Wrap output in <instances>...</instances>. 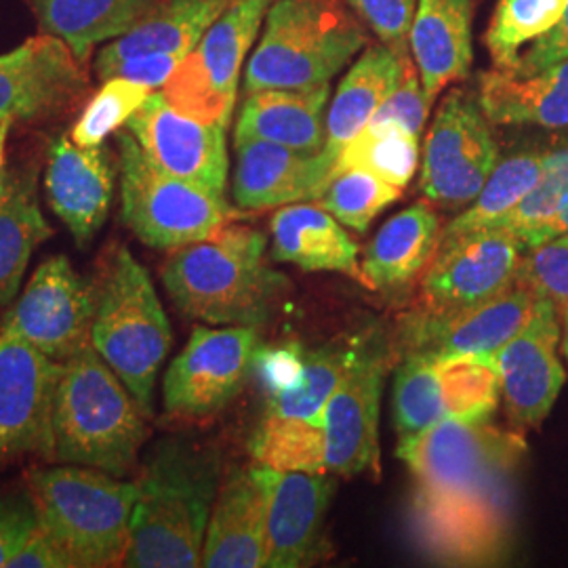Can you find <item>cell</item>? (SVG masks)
I'll return each mask as SVG.
<instances>
[{
  "instance_id": "6da1fadb",
  "label": "cell",
  "mask_w": 568,
  "mask_h": 568,
  "mask_svg": "<svg viewBox=\"0 0 568 568\" xmlns=\"http://www.w3.org/2000/svg\"><path fill=\"white\" fill-rule=\"evenodd\" d=\"M220 455L183 438L154 448L142 476L122 567L194 568L220 493Z\"/></svg>"
},
{
  "instance_id": "7a4b0ae2",
  "label": "cell",
  "mask_w": 568,
  "mask_h": 568,
  "mask_svg": "<svg viewBox=\"0 0 568 568\" xmlns=\"http://www.w3.org/2000/svg\"><path fill=\"white\" fill-rule=\"evenodd\" d=\"M148 413L93 344L63 363L53 406V462L126 476L148 438Z\"/></svg>"
},
{
  "instance_id": "3957f363",
  "label": "cell",
  "mask_w": 568,
  "mask_h": 568,
  "mask_svg": "<svg viewBox=\"0 0 568 568\" xmlns=\"http://www.w3.org/2000/svg\"><path fill=\"white\" fill-rule=\"evenodd\" d=\"M163 283L182 314L211 325H262L278 291L265 267L264 234L236 224L178 248L164 264Z\"/></svg>"
},
{
  "instance_id": "277c9868",
  "label": "cell",
  "mask_w": 568,
  "mask_h": 568,
  "mask_svg": "<svg viewBox=\"0 0 568 568\" xmlns=\"http://www.w3.org/2000/svg\"><path fill=\"white\" fill-rule=\"evenodd\" d=\"M30 495L42 527L72 567H122L140 495L138 480L126 483L103 469L63 464L32 471Z\"/></svg>"
},
{
  "instance_id": "5b68a950",
  "label": "cell",
  "mask_w": 568,
  "mask_h": 568,
  "mask_svg": "<svg viewBox=\"0 0 568 568\" xmlns=\"http://www.w3.org/2000/svg\"><path fill=\"white\" fill-rule=\"evenodd\" d=\"M366 44L342 0H274L244 72V93L328 84Z\"/></svg>"
},
{
  "instance_id": "8992f818",
  "label": "cell",
  "mask_w": 568,
  "mask_h": 568,
  "mask_svg": "<svg viewBox=\"0 0 568 568\" xmlns=\"http://www.w3.org/2000/svg\"><path fill=\"white\" fill-rule=\"evenodd\" d=\"M91 344L150 415L171 326L148 270L124 246L114 248L95 288Z\"/></svg>"
},
{
  "instance_id": "52a82bcc",
  "label": "cell",
  "mask_w": 568,
  "mask_h": 568,
  "mask_svg": "<svg viewBox=\"0 0 568 568\" xmlns=\"http://www.w3.org/2000/svg\"><path fill=\"white\" fill-rule=\"evenodd\" d=\"M511 478L485 487L413 495L408 525L419 551L445 567H490L511 548Z\"/></svg>"
},
{
  "instance_id": "ba28073f",
  "label": "cell",
  "mask_w": 568,
  "mask_h": 568,
  "mask_svg": "<svg viewBox=\"0 0 568 568\" xmlns=\"http://www.w3.org/2000/svg\"><path fill=\"white\" fill-rule=\"evenodd\" d=\"M122 220L148 246L178 251L215 234L232 220V209L203 185L159 169L131 131L119 133Z\"/></svg>"
},
{
  "instance_id": "9c48e42d",
  "label": "cell",
  "mask_w": 568,
  "mask_h": 568,
  "mask_svg": "<svg viewBox=\"0 0 568 568\" xmlns=\"http://www.w3.org/2000/svg\"><path fill=\"white\" fill-rule=\"evenodd\" d=\"M274 0H232L209 26L163 87V95L183 114L227 126L239 77L267 9Z\"/></svg>"
},
{
  "instance_id": "30bf717a",
  "label": "cell",
  "mask_w": 568,
  "mask_h": 568,
  "mask_svg": "<svg viewBox=\"0 0 568 568\" xmlns=\"http://www.w3.org/2000/svg\"><path fill=\"white\" fill-rule=\"evenodd\" d=\"M523 450V438L488 417H450L400 438L398 457L419 487L462 490L511 478Z\"/></svg>"
},
{
  "instance_id": "8fae6325",
  "label": "cell",
  "mask_w": 568,
  "mask_h": 568,
  "mask_svg": "<svg viewBox=\"0 0 568 568\" xmlns=\"http://www.w3.org/2000/svg\"><path fill=\"white\" fill-rule=\"evenodd\" d=\"M499 163V145L478 98L455 89L427 133L419 187L429 203L462 209L471 203Z\"/></svg>"
},
{
  "instance_id": "7c38bea8",
  "label": "cell",
  "mask_w": 568,
  "mask_h": 568,
  "mask_svg": "<svg viewBox=\"0 0 568 568\" xmlns=\"http://www.w3.org/2000/svg\"><path fill=\"white\" fill-rule=\"evenodd\" d=\"M95 318V288L82 278L68 257L42 262L11 305L0 333L20 337L51 361L65 363L91 344Z\"/></svg>"
},
{
  "instance_id": "4fadbf2b",
  "label": "cell",
  "mask_w": 568,
  "mask_h": 568,
  "mask_svg": "<svg viewBox=\"0 0 568 568\" xmlns=\"http://www.w3.org/2000/svg\"><path fill=\"white\" fill-rule=\"evenodd\" d=\"M257 352L255 326H196L164 375V410L192 419L215 415L255 373Z\"/></svg>"
},
{
  "instance_id": "5bb4252c",
  "label": "cell",
  "mask_w": 568,
  "mask_h": 568,
  "mask_svg": "<svg viewBox=\"0 0 568 568\" xmlns=\"http://www.w3.org/2000/svg\"><path fill=\"white\" fill-rule=\"evenodd\" d=\"M525 244L487 227L438 244L422 281V314L445 316L504 291L518 272Z\"/></svg>"
},
{
  "instance_id": "9a60e30c",
  "label": "cell",
  "mask_w": 568,
  "mask_h": 568,
  "mask_svg": "<svg viewBox=\"0 0 568 568\" xmlns=\"http://www.w3.org/2000/svg\"><path fill=\"white\" fill-rule=\"evenodd\" d=\"M87 65L53 34L0 55V124L58 119L89 93Z\"/></svg>"
},
{
  "instance_id": "2e32d148",
  "label": "cell",
  "mask_w": 568,
  "mask_h": 568,
  "mask_svg": "<svg viewBox=\"0 0 568 568\" xmlns=\"http://www.w3.org/2000/svg\"><path fill=\"white\" fill-rule=\"evenodd\" d=\"M63 363L0 333V459L37 453L53 459V406Z\"/></svg>"
},
{
  "instance_id": "e0dca14e",
  "label": "cell",
  "mask_w": 568,
  "mask_h": 568,
  "mask_svg": "<svg viewBox=\"0 0 568 568\" xmlns=\"http://www.w3.org/2000/svg\"><path fill=\"white\" fill-rule=\"evenodd\" d=\"M224 124L183 114L161 93H150L126 122L143 154L166 173L224 196L227 148Z\"/></svg>"
},
{
  "instance_id": "ac0fdd59",
  "label": "cell",
  "mask_w": 568,
  "mask_h": 568,
  "mask_svg": "<svg viewBox=\"0 0 568 568\" xmlns=\"http://www.w3.org/2000/svg\"><path fill=\"white\" fill-rule=\"evenodd\" d=\"M537 304L527 284L511 283L480 304L432 316L417 312L406 323L405 344L410 356L443 361L455 356H490L527 325Z\"/></svg>"
},
{
  "instance_id": "d6986e66",
  "label": "cell",
  "mask_w": 568,
  "mask_h": 568,
  "mask_svg": "<svg viewBox=\"0 0 568 568\" xmlns=\"http://www.w3.org/2000/svg\"><path fill=\"white\" fill-rule=\"evenodd\" d=\"M560 337V318L554 305L537 300L527 325L495 354L501 396L516 426H539L565 386Z\"/></svg>"
},
{
  "instance_id": "ffe728a7",
  "label": "cell",
  "mask_w": 568,
  "mask_h": 568,
  "mask_svg": "<svg viewBox=\"0 0 568 568\" xmlns=\"http://www.w3.org/2000/svg\"><path fill=\"white\" fill-rule=\"evenodd\" d=\"M257 466L267 490L265 567L304 568L318 562L326 551L325 523L335 490L333 478L328 474Z\"/></svg>"
},
{
  "instance_id": "44dd1931",
  "label": "cell",
  "mask_w": 568,
  "mask_h": 568,
  "mask_svg": "<svg viewBox=\"0 0 568 568\" xmlns=\"http://www.w3.org/2000/svg\"><path fill=\"white\" fill-rule=\"evenodd\" d=\"M386 377L382 356L361 354L323 413L326 471L356 476L379 474V403Z\"/></svg>"
},
{
  "instance_id": "7402d4cb",
  "label": "cell",
  "mask_w": 568,
  "mask_h": 568,
  "mask_svg": "<svg viewBox=\"0 0 568 568\" xmlns=\"http://www.w3.org/2000/svg\"><path fill=\"white\" fill-rule=\"evenodd\" d=\"M114 178L116 166L108 148H81L72 138L51 145L44 171L47 201L77 243H89L105 222Z\"/></svg>"
},
{
  "instance_id": "603a6c76",
  "label": "cell",
  "mask_w": 568,
  "mask_h": 568,
  "mask_svg": "<svg viewBox=\"0 0 568 568\" xmlns=\"http://www.w3.org/2000/svg\"><path fill=\"white\" fill-rule=\"evenodd\" d=\"M267 560V490L260 466L227 474L204 537L206 568H262Z\"/></svg>"
},
{
  "instance_id": "cb8c5ba5",
  "label": "cell",
  "mask_w": 568,
  "mask_h": 568,
  "mask_svg": "<svg viewBox=\"0 0 568 568\" xmlns=\"http://www.w3.org/2000/svg\"><path fill=\"white\" fill-rule=\"evenodd\" d=\"M234 145V201L248 211L316 201L335 173L323 152L304 154L260 140Z\"/></svg>"
},
{
  "instance_id": "d4e9b609",
  "label": "cell",
  "mask_w": 568,
  "mask_h": 568,
  "mask_svg": "<svg viewBox=\"0 0 568 568\" xmlns=\"http://www.w3.org/2000/svg\"><path fill=\"white\" fill-rule=\"evenodd\" d=\"M232 0H156L122 37L103 47L95 72L108 81L122 61L187 55Z\"/></svg>"
},
{
  "instance_id": "484cf974",
  "label": "cell",
  "mask_w": 568,
  "mask_h": 568,
  "mask_svg": "<svg viewBox=\"0 0 568 568\" xmlns=\"http://www.w3.org/2000/svg\"><path fill=\"white\" fill-rule=\"evenodd\" d=\"M328 91L331 84L248 93L239 114L234 143L260 140L304 154H321L326 143Z\"/></svg>"
},
{
  "instance_id": "4316f807",
  "label": "cell",
  "mask_w": 568,
  "mask_h": 568,
  "mask_svg": "<svg viewBox=\"0 0 568 568\" xmlns=\"http://www.w3.org/2000/svg\"><path fill=\"white\" fill-rule=\"evenodd\" d=\"M408 47L427 100L434 103L471 68V0H417Z\"/></svg>"
},
{
  "instance_id": "83f0119b",
  "label": "cell",
  "mask_w": 568,
  "mask_h": 568,
  "mask_svg": "<svg viewBox=\"0 0 568 568\" xmlns=\"http://www.w3.org/2000/svg\"><path fill=\"white\" fill-rule=\"evenodd\" d=\"M272 257L305 272H342L365 284L358 246L318 204H284L272 217Z\"/></svg>"
},
{
  "instance_id": "f1b7e54d",
  "label": "cell",
  "mask_w": 568,
  "mask_h": 568,
  "mask_svg": "<svg viewBox=\"0 0 568 568\" xmlns=\"http://www.w3.org/2000/svg\"><path fill=\"white\" fill-rule=\"evenodd\" d=\"M406 60L408 55L403 58L386 44H375L368 47L361 60L352 65L326 114L323 156L333 166H337L345 145L373 121L375 112L396 89L403 79Z\"/></svg>"
},
{
  "instance_id": "f546056e",
  "label": "cell",
  "mask_w": 568,
  "mask_h": 568,
  "mask_svg": "<svg viewBox=\"0 0 568 568\" xmlns=\"http://www.w3.org/2000/svg\"><path fill=\"white\" fill-rule=\"evenodd\" d=\"M53 230L37 192V166L11 164L0 173V307L11 305L34 248Z\"/></svg>"
},
{
  "instance_id": "4dcf8cb0",
  "label": "cell",
  "mask_w": 568,
  "mask_h": 568,
  "mask_svg": "<svg viewBox=\"0 0 568 568\" xmlns=\"http://www.w3.org/2000/svg\"><path fill=\"white\" fill-rule=\"evenodd\" d=\"M440 232L438 215L429 204H413L394 215L366 246L365 286L386 291L413 283L432 264Z\"/></svg>"
},
{
  "instance_id": "1f68e13d",
  "label": "cell",
  "mask_w": 568,
  "mask_h": 568,
  "mask_svg": "<svg viewBox=\"0 0 568 568\" xmlns=\"http://www.w3.org/2000/svg\"><path fill=\"white\" fill-rule=\"evenodd\" d=\"M478 103L495 124L568 126V60L532 77L493 68L480 74Z\"/></svg>"
},
{
  "instance_id": "d6a6232c",
  "label": "cell",
  "mask_w": 568,
  "mask_h": 568,
  "mask_svg": "<svg viewBox=\"0 0 568 568\" xmlns=\"http://www.w3.org/2000/svg\"><path fill=\"white\" fill-rule=\"evenodd\" d=\"M156 0H30L42 34L65 42L87 65L95 44L119 39Z\"/></svg>"
},
{
  "instance_id": "836d02e7",
  "label": "cell",
  "mask_w": 568,
  "mask_h": 568,
  "mask_svg": "<svg viewBox=\"0 0 568 568\" xmlns=\"http://www.w3.org/2000/svg\"><path fill=\"white\" fill-rule=\"evenodd\" d=\"M546 166V154H516L497 163L480 194L440 232V243L476 230H487L520 203L537 185ZM438 243V244H440Z\"/></svg>"
},
{
  "instance_id": "e575fe53",
  "label": "cell",
  "mask_w": 568,
  "mask_h": 568,
  "mask_svg": "<svg viewBox=\"0 0 568 568\" xmlns=\"http://www.w3.org/2000/svg\"><path fill=\"white\" fill-rule=\"evenodd\" d=\"M358 356L361 352L356 347L339 344L305 349L300 384L281 394H270L265 413L323 424L328 398L358 361Z\"/></svg>"
},
{
  "instance_id": "d590c367",
  "label": "cell",
  "mask_w": 568,
  "mask_h": 568,
  "mask_svg": "<svg viewBox=\"0 0 568 568\" xmlns=\"http://www.w3.org/2000/svg\"><path fill=\"white\" fill-rule=\"evenodd\" d=\"M248 450L257 464L281 471L328 474L323 424L264 413Z\"/></svg>"
},
{
  "instance_id": "8d00e7d4",
  "label": "cell",
  "mask_w": 568,
  "mask_h": 568,
  "mask_svg": "<svg viewBox=\"0 0 568 568\" xmlns=\"http://www.w3.org/2000/svg\"><path fill=\"white\" fill-rule=\"evenodd\" d=\"M419 164V138L398 122H368L345 145L337 169H363L398 187L413 180Z\"/></svg>"
},
{
  "instance_id": "74e56055",
  "label": "cell",
  "mask_w": 568,
  "mask_h": 568,
  "mask_svg": "<svg viewBox=\"0 0 568 568\" xmlns=\"http://www.w3.org/2000/svg\"><path fill=\"white\" fill-rule=\"evenodd\" d=\"M438 379L447 419L490 417L501 398V377L490 356H455L432 361Z\"/></svg>"
},
{
  "instance_id": "f35d334b",
  "label": "cell",
  "mask_w": 568,
  "mask_h": 568,
  "mask_svg": "<svg viewBox=\"0 0 568 568\" xmlns=\"http://www.w3.org/2000/svg\"><path fill=\"white\" fill-rule=\"evenodd\" d=\"M567 4L568 0H499L485 37L495 68L511 70L520 47L548 34Z\"/></svg>"
},
{
  "instance_id": "ab89813d",
  "label": "cell",
  "mask_w": 568,
  "mask_h": 568,
  "mask_svg": "<svg viewBox=\"0 0 568 568\" xmlns=\"http://www.w3.org/2000/svg\"><path fill=\"white\" fill-rule=\"evenodd\" d=\"M403 187L386 182L363 169H337L323 192L316 196V204L328 211L339 224L356 232H366L371 222L396 203Z\"/></svg>"
},
{
  "instance_id": "60d3db41",
  "label": "cell",
  "mask_w": 568,
  "mask_h": 568,
  "mask_svg": "<svg viewBox=\"0 0 568 568\" xmlns=\"http://www.w3.org/2000/svg\"><path fill=\"white\" fill-rule=\"evenodd\" d=\"M447 419L438 371L432 361L406 356L394 379V422L405 438Z\"/></svg>"
},
{
  "instance_id": "b9f144b4",
  "label": "cell",
  "mask_w": 568,
  "mask_h": 568,
  "mask_svg": "<svg viewBox=\"0 0 568 568\" xmlns=\"http://www.w3.org/2000/svg\"><path fill=\"white\" fill-rule=\"evenodd\" d=\"M150 93L152 89L129 79L103 81L102 89L87 102L74 122L72 142L81 148L103 145L108 135L119 131L142 108Z\"/></svg>"
},
{
  "instance_id": "7bdbcfd3",
  "label": "cell",
  "mask_w": 568,
  "mask_h": 568,
  "mask_svg": "<svg viewBox=\"0 0 568 568\" xmlns=\"http://www.w3.org/2000/svg\"><path fill=\"white\" fill-rule=\"evenodd\" d=\"M568 203V148L546 154V166L537 185L501 220L490 227L506 230L525 244L528 236L548 224Z\"/></svg>"
},
{
  "instance_id": "ee69618b",
  "label": "cell",
  "mask_w": 568,
  "mask_h": 568,
  "mask_svg": "<svg viewBox=\"0 0 568 568\" xmlns=\"http://www.w3.org/2000/svg\"><path fill=\"white\" fill-rule=\"evenodd\" d=\"M516 278L537 300H548L560 318L568 310V239L558 236L525 248Z\"/></svg>"
},
{
  "instance_id": "f6af8a7d",
  "label": "cell",
  "mask_w": 568,
  "mask_h": 568,
  "mask_svg": "<svg viewBox=\"0 0 568 568\" xmlns=\"http://www.w3.org/2000/svg\"><path fill=\"white\" fill-rule=\"evenodd\" d=\"M347 4L373 28L387 49L403 58L408 55L406 42L417 0H347Z\"/></svg>"
},
{
  "instance_id": "bcb514c9",
  "label": "cell",
  "mask_w": 568,
  "mask_h": 568,
  "mask_svg": "<svg viewBox=\"0 0 568 568\" xmlns=\"http://www.w3.org/2000/svg\"><path fill=\"white\" fill-rule=\"evenodd\" d=\"M432 102L427 100L422 77L413 61L406 60L403 79L396 84V89L389 93L386 102L375 112L371 122H398L408 129L413 135H422L424 124L427 121Z\"/></svg>"
},
{
  "instance_id": "7dc6e473",
  "label": "cell",
  "mask_w": 568,
  "mask_h": 568,
  "mask_svg": "<svg viewBox=\"0 0 568 568\" xmlns=\"http://www.w3.org/2000/svg\"><path fill=\"white\" fill-rule=\"evenodd\" d=\"M39 525V511L30 493H0V568H9Z\"/></svg>"
},
{
  "instance_id": "c3c4849f",
  "label": "cell",
  "mask_w": 568,
  "mask_h": 568,
  "mask_svg": "<svg viewBox=\"0 0 568 568\" xmlns=\"http://www.w3.org/2000/svg\"><path fill=\"white\" fill-rule=\"evenodd\" d=\"M304 368V349L286 345L278 349H260L255 358V373L260 375L265 394H281L300 384Z\"/></svg>"
},
{
  "instance_id": "681fc988",
  "label": "cell",
  "mask_w": 568,
  "mask_h": 568,
  "mask_svg": "<svg viewBox=\"0 0 568 568\" xmlns=\"http://www.w3.org/2000/svg\"><path fill=\"white\" fill-rule=\"evenodd\" d=\"M568 60V4L560 21L544 34L541 39L532 42L527 55H520L511 70H506L514 77H532L551 65H558Z\"/></svg>"
},
{
  "instance_id": "f907efd6",
  "label": "cell",
  "mask_w": 568,
  "mask_h": 568,
  "mask_svg": "<svg viewBox=\"0 0 568 568\" xmlns=\"http://www.w3.org/2000/svg\"><path fill=\"white\" fill-rule=\"evenodd\" d=\"M9 568H74L68 554L51 537L47 528L39 525L23 544L18 556L11 560Z\"/></svg>"
},
{
  "instance_id": "816d5d0a",
  "label": "cell",
  "mask_w": 568,
  "mask_h": 568,
  "mask_svg": "<svg viewBox=\"0 0 568 568\" xmlns=\"http://www.w3.org/2000/svg\"><path fill=\"white\" fill-rule=\"evenodd\" d=\"M558 236H565L568 239V203L549 220L548 224L537 227L527 241H525V248L528 246H535V244L546 243L551 239H558Z\"/></svg>"
},
{
  "instance_id": "f5cc1de1",
  "label": "cell",
  "mask_w": 568,
  "mask_h": 568,
  "mask_svg": "<svg viewBox=\"0 0 568 568\" xmlns=\"http://www.w3.org/2000/svg\"><path fill=\"white\" fill-rule=\"evenodd\" d=\"M11 129H13V122H2L0 124V173L4 169V150H7V140H9Z\"/></svg>"
},
{
  "instance_id": "db71d44e",
  "label": "cell",
  "mask_w": 568,
  "mask_h": 568,
  "mask_svg": "<svg viewBox=\"0 0 568 568\" xmlns=\"http://www.w3.org/2000/svg\"><path fill=\"white\" fill-rule=\"evenodd\" d=\"M560 331H562V337H560V349H562V358L567 361L568 365V310L560 316Z\"/></svg>"
}]
</instances>
